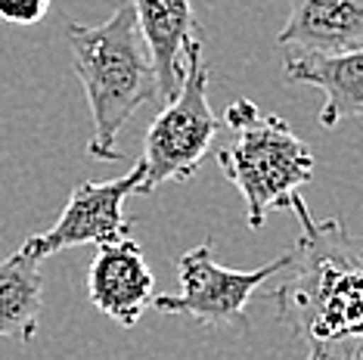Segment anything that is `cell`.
Returning a JSON list of instances; mask_svg holds the SVG:
<instances>
[{
    "label": "cell",
    "mask_w": 363,
    "mask_h": 360,
    "mask_svg": "<svg viewBox=\"0 0 363 360\" xmlns=\"http://www.w3.org/2000/svg\"><path fill=\"white\" fill-rule=\"evenodd\" d=\"M289 211L301 233L267 292L277 320L308 345V360H363V236L335 218L313 220L301 193Z\"/></svg>",
    "instance_id": "6da1fadb"
},
{
    "label": "cell",
    "mask_w": 363,
    "mask_h": 360,
    "mask_svg": "<svg viewBox=\"0 0 363 360\" xmlns=\"http://www.w3.org/2000/svg\"><path fill=\"white\" fill-rule=\"evenodd\" d=\"M65 38L72 47V69L87 94L94 118L87 152L100 162H115L121 159L115 146L121 128L140 106L159 96L152 56L140 35L134 4L125 0L100 26H69Z\"/></svg>",
    "instance_id": "7a4b0ae2"
},
{
    "label": "cell",
    "mask_w": 363,
    "mask_h": 360,
    "mask_svg": "<svg viewBox=\"0 0 363 360\" xmlns=\"http://www.w3.org/2000/svg\"><path fill=\"white\" fill-rule=\"evenodd\" d=\"M224 125L230 140L218 150V165L245 202V224L261 230L274 208H289L313 177L311 146L286 118L264 116L252 100L227 106Z\"/></svg>",
    "instance_id": "3957f363"
},
{
    "label": "cell",
    "mask_w": 363,
    "mask_h": 360,
    "mask_svg": "<svg viewBox=\"0 0 363 360\" xmlns=\"http://www.w3.org/2000/svg\"><path fill=\"white\" fill-rule=\"evenodd\" d=\"M220 121L208 106V65L202 60V38L186 47V78L180 90L152 118L143 140V184L140 196H150L162 184H184L199 171L208 155Z\"/></svg>",
    "instance_id": "277c9868"
},
{
    "label": "cell",
    "mask_w": 363,
    "mask_h": 360,
    "mask_svg": "<svg viewBox=\"0 0 363 360\" xmlns=\"http://www.w3.org/2000/svg\"><path fill=\"white\" fill-rule=\"evenodd\" d=\"M289 264V252L274 258L258 270H230L214 261L211 240L184 252L177 258V296H152V305L159 314H177L202 326H230V330H249L245 305L255 296L261 283L274 280Z\"/></svg>",
    "instance_id": "5b68a950"
},
{
    "label": "cell",
    "mask_w": 363,
    "mask_h": 360,
    "mask_svg": "<svg viewBox=\"0 0 363 360\" xmlns=\"http://www.w3.org/2000/svg\"><path fill=\"white\" fill-rule=\"evenodd\" d=\"M143 162H137L125 177L115 180H81L65 202L60 220L47 233H35L22 242V249L38 261L75 245H103L125 240L130 220L125 218V202L143 184Z\"/></svg>",
    "instance_id": "8992f818"
},
{
    "label": "cell",
    "mask_w": 363,
    "mask_h": 360,
    "mask_svg": "<svg viewBox=\"0 0 363 360\" xmlns=\"http://www.w3.org/2000/svg\"><path fill=\"white\" fill-rule=\"evenodd\" d=\"M152 270L130 236L96 245V255L87 267V296L100 314L130 330L152 305Z\"/></svg>",
    "instance_id": "52a82bcc"
},
{
    "label": "cell",
    "mask_w": 363,
    "mask_h": 360,
    "mask_svg": "<svg viewBox=\"0 0 363 360\" xmlns=\"http://www.w3.org/2000/svg\"><path fill=\"white\" fill-rule=\"evenodd\" d=\"M277 44L286 60L357 50L363 47V0H295Z\"/></svg>",
    "instance_id": "ba28073f"
},
{
    "label": "cell",
    "mask_w": 363,
    "mask_h": 360,
    "mask_svg": "<svg viewBox=\"0 0 363 360\" xmlns=\"http://www.w3.org/2000/svg\"><path fill=\"white\" fill-rule=\"evenodd\" d=\"M140 35L152 56L155 84L164 103L180 90L186 78V47L202 38L189 0H130Z\"/></svg>",
    "instance_id": "9c48e42d"
},
{
    "label": "cell",
    "mask_w": 363,
    "mask_h": 360,
    "mask_svg": "<svg viewBox=\"0 0 363 360\" xmlns=\"http://www.w3.org/2000/svg\"><path fill=\"white\" fill-rule=\"evenodd\" d=\"M286 78L323 90L320 125L335 128L345 118H363V47L335 56L286 60Z\"/></svg>",
    "instance_id": "30bf717a"
},
{
    "label": "cell",
    "mask_w": 363,
    "mask_h": 360,
    "mask_svg": "<svg viewBox=\"0 0 363 360\" xmlns=\"http://www.w3.org/2000/svg\"><path fill=\"white\" fill-rule=\"evenodd\" d=\"M44 310L40 261L26 249L0 261V339L35 342Z\"/></svg>",
    "instance_id": "8fae6325"
},
{
    "label": "cell",
    "mask_w": 363,
    "mask_h": 360,
    "mask_svg": "<svg viewBox=\"0 0 363 360\" xmlns=\"http://www.w3.org/2000/svg\"><path fill=\"white\" fill-rule=\"evenodd\" d=\"M53 0H0V19L10 26H35L47 16Z\"/></svg>",
    "instance_id": "7c38bea8"
}]
</instances>
